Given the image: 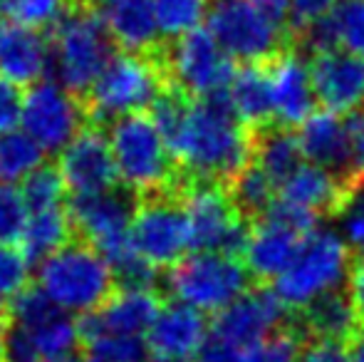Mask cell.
<instances>
[{"label": "cell", "instance_id": "cell-38", "mask_svg": "<svg viewBox=\"0 0 364 362\" xmlns=\"http://www.w3.org/2000/svg\"><path fill=\"white\" fill-rule=\"evenodd\" d=\"M340 0H290V35L300 33L315 20L330 15L337 8Z\"/></svg>", "mask_w": 364, "mask_h": 362}, {"label": "cell", "instance_id": "cell-36", "mask_svg": "<svg viewBox=\"0 0 364 362\" xmlns=\"http://www.w3.org/2000/svg\"><path fill=\"white\" fill-rule=\"evenodd\" d=\"M30 258L15 243H0V300H13L28 288Z\"/></svg>", "mask_w": 364, "mask_h": 362}, {"label": "cell", "instance_id": "cell-22", "mask_svg": "<svg viewBox=\"0 0 364 362\" xmlns=\"http://www.w3.org/2000/svg\"><path fill=\"white\" fill-rule=\"evenodd\" d=\"M53 68L50 38L40 28L18 20H0V75L18 87L45 80Z\"/></svg>", "mask_w": 364, "mask_h": 362}, {"label": "cell", "instance_id": "cell-35", "mask_svg": "<svg viewBox=\"0 0 364 362\" xmlns=\"http://www.w3.org/2000/svg\"><path fill=\"white\" fill-rule=\"evenodd\" d=\"M30 208L18 186L0 183V243H20Z\"/></svg>", "mask_w": 364, "mask_h": 362}, {"label": "cell", "instance_id": "cell-2", "mask_svg": "<svg viewBox=\"0 0 364 362\" xmlns=\"http://www.w3.org/2000/svg\"><path fill=\"white\" fill-rule=\"evenodd\" d=\"M50 28L55 80L75 95H87L117 55L100 15L90 0H73V5Z\"/></svg>", "mask_w": 364, "mask_h": 362}, {"label": "cell", "instance_id": "cell-45", "mask_svg": "<svg viewBox=\"0 0 364 362\" xmlns=\"http://www.w3.org/2000/svg\"><path fill=\"white\" fill-rule=\"evenodd\" d=\"M350 358L352 362H364V330L357 335V340L350 345Z\"/></svg>", "mask_w": 364, "mask_h": 362}, {"label": "cell", "instance_id": "cell-31", "mask_svg": "<svg viewBox=\"0 0 364 362\" xmlns=\"http://www.w3.org/2000/svg\"><path fill=\"white\" fill-rule=\"evenodd\" d=\"M154 10L161 38L176 40L201 28L211 10V0H154Z\"/></svg>", "mask_w": 364, "mask_h": 362}, {"label": "cell", "instance_id": "cell-6", "mask_svg": "<svg viewBox=\"0 0 364 362\" xmlns=\"http://www.w3.org/2000/svg\"><path fill=\"white\" fill-rule=\"evenodd\" d=\"M166 288L173 300L198 313H220L250 290V273L243 258L220 251H193L168 268Z\"/></svg>", "mask_w": 364, "mask_h": 362}, {"label": "cell", "instance_id": "cell-44", "mask_svg": "<svg viewBox=\"0 0 364 362\" xmlns=\"http://www.w3.org/2000/svg\"><path fill=\"white\" fill-rule=\"evenodd\" d=\"M347 129H350V139H352L355 169L364 179V110H357L347 117Z\"/></svg>", "mask_w": 364, "mask_h": 362}, {"label": "cell", "instance_id": "cell-7", "mask_svg": "<svg viewBox=\"0 0 364 362\" xmlns=\"http://www.w3.org/2000/svg\"><path fill=\"white\" fill-rule=\"evenodd\" d=\"M352 261V251L337 233L312 231L290 266L273 280L270 290L288 313H295L317 295L337 288L350 275Z\"/></svg>", "mask_w": 364, "mask_h": 362}, {"label": "cell", "instance_id": "cell-5", "mask_svg": "<svg viewBox=\"0 0 364 362\" xmlns=\"http://www.w3.org/2000/svg\"><path fill=\"white\" fill-rule=\"evenodd\" d=\"M164 92V68L151 55L117 53L87 92V112L100 122L144 115Z\"/></svg>", "mask_w": 364, "mask_h": 362}, {"label": "cell", "instance_id": "cell-20", "mask_svg": "<svg viewBox=\"0 0 364 362\" xmlns=\"http://www.w3.org/2000/svg\"><path fill=\"white\" fill-rule=\"evenodd\" d=\"M208 335L203 313L186 303H166L159 308L151 328L146 333V348L151 358L186 362L193 360Z\"/></svg>", "mask_w": 364, "mask_h": 362}, {"label": "cell", "instance_id": "cell-39", "mask_svg": "<svg viewBox=\"0 0 364 362\" xmlns=\"http://www.w3.org/2000/svg\"><path fill=\"white\" fill-rule=\"evenodd\" d=\"M23 92L15 82L0 75V134L20 127V115H23Z\"/></svg>", "mask_w": 364, "mask_h": 362}, {"label": "cell", "instance_id": "cell-13", "mask_svg": "<svg viewBox=\"0 0 364 362\" xmlns=\"http://www.w3.org/2000/svg\"><path fill=\"white\" fill-rule=\"evenodd\" d=\"M10 328L20 330L33 343L43 362H68L82 340L75 315L60 310L43 290L25 288L10 300Z\"/></svg>", "mask_w": 364, "mask_h": 362}, {"label": "cell", "instance_id": "cell-33", "mask_svg": "<svg viewBox=\"0 0 364 362\" xmlns=\"http://www.w3.org/2000/svg\"><path fill=\"white\" fill-rule=\"evenodd\" d=\"M25 201H28L30 211H40V208H53V206H65V179L60 174V169L53 166H40L35 174H30L28 179L20 183Z\"/></svg>", "mask_w": 364, "mask_h": 362}, {"label": "cell", "instance_id": "cell-42", "mask_svg": "<svg viewBox=\"0 0 364 362\" xmlns=\"http://www.w3.org/2000/svg\"><path fill=\"white\" fill-rule=\"evenodd\" d=\"M3 362H43V358H40L38 350L33 348V343H30L20 330L10 328L8 333H5Z\"/></svg>", "mask_w": 364, "mask_h": 362}, {"label": "cell", "instance_id": "cell-25", "mask_svg": "<svg viewBox=\"0 0 364 362\" xmlns=\"http://www.w3.org/2000/svg\"><path fill=\"white\" fill-rule=\"evenodd\" d=\"M290 320L302 333L305 343L307 340H335V343L352 345L362 333L350 293L342 288H332L317 295L305 308L290 313Z\"/></svg>", "mask_w": 364, "mask_h": 362}, {"label": "cell", "instance_id": "cell-41", "mask_svg": "<svg viewBox=\"0 0 364 362\" xmlns=\"http://www.w3.org/2000/svg\"><path fill=\"white\" fill-rule=\"evenodd\" d=\"M265 20H268L273 28H278L280 33H285L292 40L290 35V0H248Z\"/></svg>", "mask_w": 364, "mask_h": 362}, {"label": "cell", "instance_id": "cell-28", "mask_svg": "<svg viewBox=\"0 0 364 362\" xmlns=\"http://www.w3.org/2000/svg\"><path fill=\"white\" fill-rule=\"evenodd\" d=\"M73 231V218H70V211L65 206L30 211L23 238H20V248L30 261H43L45 256L70 243Z\"/></svg>", "mask_w": 364, "mask_h": 362}, {"label": "cell", "instance_id": "cell-50", "mask_svg": "<svg viewBox=\"0 0 364 362\" xmlns=\"http://www.w3.org/2000/svg\"><path fill=\"white\" fill-rule=\"evenodd\" d=\"M0 310H3V308H0Z\"/></svg>", "mask_w": 364, "mask_h": 362}, {"label": "cell", "instance_id": "cell-43", "mask_svg": "<svg viewBox=\"0 0 364 362\" xmlns=\"http://www.w3.org/2000/svg\"><path fill=\"white\" fill-rule=\"evenodd\" d=\"M347 293H350L357 320H360V325L364 330V256L352 261L350 275H347Z\"/></svg>", "mask_w": 364, "mask_h": 362}, {"label": "cell", "instance_id": "cell-19", "mask_svg": "<svg viewBox=\"0 0 364 362\" xmlns=\"http://www.w3.org/2000/svg\"><path fill=\"white\" fill-rule=\"evenodd\" d=\"M161 300L154 288L139 285H119L95 313L85 315L80 323L82 338L92 333H117L146 338Z\"/></svg>", "mask_w": 364, "mask_h": 362}, {"label": "cell", "instance_id": "cell-24", "mask_svg": "<svg viewBox=\"0 0 364 362\" xmlns=\"http://www.w3.org/2000/svg\"><path fill=\"white\" fill-rule=\"evenodd\" d=\"M270 65V80H273V105H275V124L297 129L315 110V92L310 82V68L302 53L290 45L283 55Z\"/></svg>", "mask_w": 364, "mask_h": 362}, {"label": "cell", "instance_id": "cell-8", "mask_svg": "<svg viewBox=\"0 0 364 362\" xmlns=\"http://www.w3.org/2000/svg\"><path fill=\"white\" fill-rule=\"evenodd\" d=\"M178 203L188 223L191 248L243 258L253 223L238 211L228 186L213 181H188Z\"/></svg>", "mask_w": 364, "mask_h": 362}, {"label": "cell", "instance_id": "cell-40", "mask_svg": "<svg viewBox=\"0 0 364 362\" xmlns=\"http://www.w3.org/2000/svg\"><path fill=\"white\" fill-rule=\"evenodd\" d=\"M300 362H352L350 345L335 340H307L302 345Z\"/></svg>", "mask_w": 364, "mask_h": 362}, {"label": "cell", "instance_id": "cell-4", "mask_svg": "<svg viewBox=\"0 0 364 362\" xmlns=\"http://www.w3.org/2000/svg\"><path fill=\"white\" fill-rule=\"evenodd\" d=\"M107 139L114 154L117 176L127 191L159 196L173 186L176 159L154 117L132 115L109 122Z\"/></svg>", "mask_w": 364, "mask_h": 362}, {"label": "cell", "instance_id": "cell-26", "mask_svg": "<svg viewBox=\"0 0 364 362\" xmlns=\"http://www.w3.org/2000/svg\"><path fill=\"white\" fill-rule=\"evenodd\" d=\"M230 110L248 129L258 132L275 124L273 80L268 63H250L235 70L233 80L225 87Z\"/></svg>", "mask_w": 364, "mask_h": 362}, {"label": "cell", "instance_id": "cell-18", "mask_svg": "<svg viewBox=\"0 0 364 362\" xmlns=\"http://www.w3.org/2000/svg\"><path fill=\"white\" fill-rule=\"evenodd\" d=\"M58 169L63 174L68 191H73L75 196L109 191L119 181L109 139L100 129H82L60 151Z\"/></svg>", "mask_w": 364, "mask_h": 362}, {"label": "cell", "instance_id": "cell-29", "mask_svg": "<svg viewBox=\"0 0 364 362\" xmlns=\"http://www.w3.org/2000/svg\"><path fill=\"white\" fill-rule=\"evenodd\" d=\"M48 151L18 127L0 134V183H23L30 174L45 166Z\"/></svg>", "mask_w": 364, "mask_h": 362}, {"label": "cell", "instance_id": "cell-27", "mask_svg": "<svg viewBox=\"0 0 364 362\" xmlns=\"http://www.w3.org/2000/svg\"><path fill=\"white\" fill-rule=\"evenodd\" d=\"M302 159H305V154H302L300 139H297V129L270 124L255 132L253 164L278 188L300 169Z\"/></svg>", "mask_w": 364, "mask_h": 362}, {"label": "cell", "instance_id": "cell-17", "mask_svg": "<svg viewBox=\"0 0 364 362\" xmlns=\"http://www.w3.org/2000/svg\"><path fill=\"white\" fill-rule=\"evenodd\" d=\"M297 139H300L302 154L310 164L332 171L340 179L364 191V179L355 169V156H352V139L347 129V119H342L335 112H312L300 127H297Z\"/></svg>", "mask_w": 364, "mask_h": 362}, {"label": "cell", "instance_id": "cell-1", "mask_svg": "<svg viewBox=\"0 0 364 362\" xmlns=\"http://www.w3.org/2000/svg\"><path fill=\"white\" fill-rule=\"evenodd\" d=\"M151 117L191 181L230 186L253 161L255 132L235 117L225 92L191 100L176 87L166 90L151 107Z\"/></svg>", "mask_w": 364, "mask_h": 362}, {"label": "cell", "instance_id": "cell-12", "mask_svg": "<svg viewBox=\"0 0 364 362\" xmlns=\"http://www.w3.org/2000/svg\"><path fill=\"white\" fill-rule=\"evenodd\" d=\"M87 110L75 92L58 80H40L23 97L20 129L28 132L48 154H60L85 129Z\"/></svg>", "mask_w": 364, "mask_h": 362}, {"label": "cell", "instance_id": "cell-21", "mask_svg": "<svg viewBox=\"0 0 364 362\" xmlns=\"http://www.w3.org/2000/svg\"><path fill=\"white\" fill-rule=\"evenodd\" d=\"M357 191L352 183L340 179L332 171L317 164H302L283 186L278 188V198L290 206L307 211L310 216H340L355 203Z\"/></svg>", "mask_w": 364, "mask_h": 362}, {"label": "cell", "instance_id": "cell-14", "mask_svg": "<svg viewBox=\"0 0 364 362\" xmlns=\"http://www.w3.org/2000/svg\"><path fill=\"white\" fill-rule=\"evenodd\" d=\"M132 248L156 271L181 261L191 248L181 203L164 193L141 201L132 218Z\"/></svg>", "mask_w": 364, "mask_h": 362}, {"label": "cell", "instance_id": "cell-11", "mask_svg": "<svg viewBox=\"0 0 364 362\" xmlns=\"http://www.w3.org/2000/svg\"><path fill=\"white\" fill-rule=\"evenodd\" d=\"M164 68L178 92L191 100H203L225 92L235 75V60L208 30L196 28L173 40Z\"/></svg>", "mask_w": 364, "mask_h": 362}, {"label": "cell", "instance_id": "cell-9", "mask_svg": "<svg viewBox=\"0 0 364 362\" xmlns=\"http://www.w3.org/2000/svg\"><path fill=\"white\" fill-rule=\"evenodd\" d=\"M206 30L233 60L243 65L273 63L292 45L248 0H216L206 15Z\"/></svg>", "mask_w": 364, "mask_h": 362}, {"label": "cell", "instance_id": "cell-30", "mask_svg": "<svg viewBox=\"0 0 364 362\" xmlns=\"http://www.w3.org/2000/svg\"><path fill=\"white\" fill-rule=\"evenodd\" d=\"M228 191H230V196H233L238 211L243 213L250 223L263 218L265 213L270 211V206H273L275 196H278V186H275L253 161L240 171V176L230 183Z\"/></svg>", "mask_w": 364, "mask_h": 362}, {"label": "cell", "instance_id": "cell-46", "mask_svg": "<svg viewBox=\"0 0 364 362\" xmlns=\"http://www.w3.org/2000/svg\"><path fill=\"white\" fill-rule=\"evenodd\" d=\"M3 355H5V330L0 328V362H3Z\"/></svg>", "mask_w": 364, "mask_h": 362}, {"label": "cell", "instance_id": "cell-15", "mask_svg": "<svg viewBox=\"0 0 364 362\" xmlns=\"http://www.w3.org/2000/svg\"><path fill=\"white\" fill-rule=\"evenodd\" d=\"M290 320L285 305L268 288H250L228 308L216 313L208 333L240 348H255L260 340L283 328Z\"/></svg>", "mask_w": 364, "mask_h": 362}, {"label": "cell", "instance_id": "cell-34", "mask_svg": "<svg viewBox=\"0 0 364 362\" xmlns=\"http://www.w3.org/2000/svg\"><path fill=\"white\" fill-rule=\"evenodd\" d=\"M332 20L340 50L364 58V0H340L332 10Z\"/></svg>", "mask_w": 364, "mask_h": 362}, {"label": "cell", "instance_id": "cell-49", "mask_svg": "<svg viewBox=\"0 0 364 362\" xmlns=\"http://www.w3.org/2000/svg\"><path fill=\"white\" fill-rule=\"evenodd\" d=\"M144 362H171V360H159V358H151V360H149V358H146Z\"/></svg>", "mask_w": 364, "mask_h": 362}, {"label": "cell", "instance_id": "cell-3", "mask_svg": "<svg viewBox=\"0 0 364 362\" xmlns=\"http://www.w3.org/2000/svg\"><path fill=\"white\" fill-rule=\"evenodd\" d=\"M114 268L90 243H65L38 263V288L70 315H90L114 293Z\"/></svg>", "mask_w": 364, "mask_h": 362}, {"label": "cell", "instance_id": "cell-32", "mask_svg": "<svg viewBox=\"0 0 364 362\" xmlns=\"http://www.w3.org/2000/svg\"><path fill=\"white\" fill-rule=\"evenodd\" d=\"M82 340L87 343L92 358L102 362H144L149 358L146 340L136 338V335L92 333Z\"/></svg>", "mask_w": 364, "mask_h": 362}, {"label": "cell", "instance_id": "cell-48", "mask_svg": "<svg viewBox=\"0 0 364 362\" xmlns=\"http://www.w3.org/2000/svg\"><path fill=\"white\" fill-rule=\"evenodd\" d=\"M5 15V0H0V18Z\"/></svg>", "mask_w": 364, "mask_h": 362}, {"label": "cell", "instance_id": "cell-37", "mask_svg": "<svg viewBox=\"0 0 364 362\" xmlns=\"http://www.w3.org/2000/svg\"><path fill=\"white\" fill-rule=\"evenodd\" d=\"M70 5L73 0H5V13L10 20L43 30L50 28Z\"/></svg>", "mask_w": 364, "mask_h": 362}, {"label": "cell", "instance_id": "cell-10", "mask_svg": "<svg viewBox=\"0 0 364 362\" xmlns=\"http://www.w3.org/2000/svg\"><path fill=\"white\" fill-rule=\"evenodd\" d=\"M68 211L75 231H80L85 241L109 261L112 268H119L134 256L132 218L136 203L132 201L129 193L109 188L90 196H73Z\"/></svg>", "mask_w": 364, "mask_h": 362}, {"label": "cell", "instance_id": "cell-23", "mask_svg": "<svg viewBox=\"0 0 364 362\" xmlns=\"http://www.w3.org/2000/svg\"><path fill=\"white\" fill-rule=\"evenodd\" d=\"M107 35L122 53L151 55L161 43L154 0H90Z\"/></svg>", "mask_w": 364, "mask_h": 362}, {"label": "cell", "instance_id": "cell-16", "mask_svg": "<svg viewBox=\"0 0 364 362\" xmlns=\"http://www.w3.org/2000/svg\"><path fill=\"white\" fill-rule=\"evenodd\" d=\"M317 105L335 115H352L364 105V58L347 50H325L307 60Z\"/></svg>", "mask_w": 364, "mask_h": 362}, {"label": "cell", "instance_id": "cell-47", "mask_svg": "<svg viewBox=\"0 0 364 362\" xmlns=\"http://www.w3.org/2000/svg\"><path fill=\"white\" fill-rule=\"evenodd\" d=\"M68 362H102V360H97V358H92V355H90V358H87V360H68Z\"/></svg>", "mask_w": 364, "mask_h": 362}]
</instances>
